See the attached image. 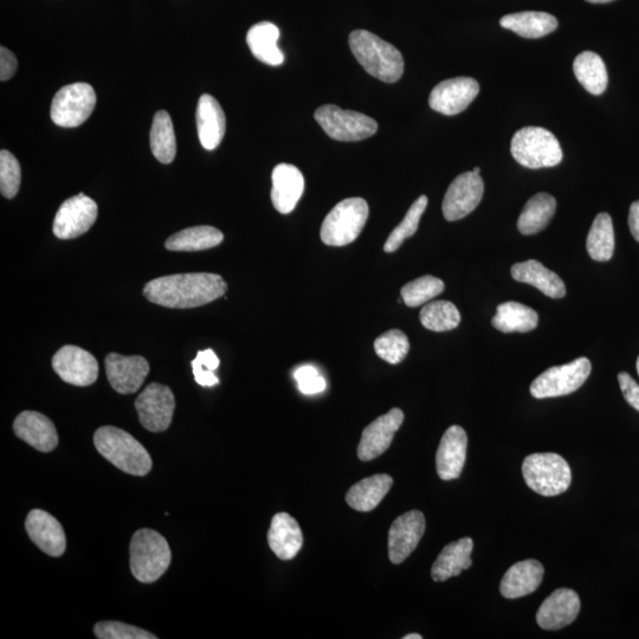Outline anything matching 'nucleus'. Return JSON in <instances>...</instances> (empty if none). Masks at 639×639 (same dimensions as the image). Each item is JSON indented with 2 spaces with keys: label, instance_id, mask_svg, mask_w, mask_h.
Instances as JSON below:
<instances>
[{
  "label": "nucleus",
  "instance_id": "1",
  "mask_svg": "<svg viewBox=\"0 0 639 639\" xmlns=\"http://www.w3.org/2000/svg\"><path fill=\"white\" fill-rule=\"evenodd\" d=\"M221 275L211 273L176 274L147 282L144 296L154 305L190 309L208 305L227 293Z\"/></svg>",
  "mask_w": 639,
  "mask_h": 639
},
{
  "label": "nucleus",
  "instance_id": "2",
  "mask_svg": "<svg viewBox=\"0 0 639 639\" xmlns=\"http://www.w3.org/2000/svg\"><path fill=\"white\" fill-rule=\"evenodd\" d=\"M348 43L361 67L376 79L395 83L403 76L404 58L389 42L370 31L355 30L348 38Z\"/></svg>",
  "mask_w": 639,
  "mask_h": 639
},
{
  "label": "nucleus",
  "instance_id": "3",
  "mask_svg": "<svg viewBox=\"0 0 639 639\" xmlns=\"http://www.w3.org/2000/svg\"><path fill=\"white\" fill-rule=\"evenodd\" d=\"M94 444L100 455L126 474L146 476L152 469V458L144 445L125 430L102 426L95 432Z\"/></svg>",
  "mask_w": 639,
  "mask_h": 639
},
{
  "label": "nucleus",
  "instance_id": "4",
  "mask_svg": "<svg viewBox=\"0 0 639 639\" xmlns=\"http://www.w3.org/2000/svg\"><path fill=\"white\" fill-rule=\"evenodd\" d=\"M131 570L140 583L157 582L171 564L169 542L152 529H140L131 541Z\"/></svg>",
  "mask_w": 639,
  "mask_h": 639
},
{
  "label": "nucleus",
  "instance_id": "5",
  "mask_svg": "<svg viewBox=\"0 0 639 639\" xmlns=\"http://www.w3.org/2000/svg\"><path fill=\"white\" fill-rule=\"evenodd\" d=\"M511 151L520 165L532 170L557 166L563 160L558 139L542 127L521 128L514 134Z\"/></svg>",
  "mask_w": 639,
  "mask_h": 639
},
{
  "label": "nucleus",
  "instance_id": "6",
  "mask_svg": "<svg viewBox=\"0 0 639 639\" xmlns=\"http://www.w3.org/2000/svg\"><path fill=\"white\" fill-rule=\"evenodd\" d=\"M369 204L359 197L347 198L335 205L321 227V240L329 247H345L364 230L369 218Z\"/></svg>",
  "mask_w": 639,
  "mask_h": 639
},
{
  "label": "nucleus",
  "instance_id": "7",
  "mask_svg": "<svg viewBox=\"0 0 639 639\" xmlns=\"http://www.w3.org/2000/svg\"><path fill=\"white\" fill-rule=\"evenodd\" d=\"M522 474L529 488L542 496H557L571 486V468L557 454H533L522 464Z\"/></svg>",
  "mask_w": 639,
  "mask_h": 639
},
{
  "label": "nucleus",
  "instance_id": "8",
  "mask_svg": "<svg viewBox=\"0 0 639 639\" xmlns=\"http://www.w3.org/2000/svg\"><path fill=\"white\" fill-rule=\"evenodd\" d=\"M315 120L329 138L337 141H361L378 131V124L370 116L326 105L316 109Z\"/></svg>",
  "mask_w": 639,
  "mask_h": 639
},
{
  "label": "nucleus",
  "instance_id": "9",
  "mask_svg": "<svg viewBox=\"0 0 639 639\" xmlns=\"http://www.w3.org/2000/svg\"><path fill=\"white\" fill-rule=\"evenodd\" d=\"M96 94L88 83H73L58 90L51 103L54 124L64 128L79 127L94 112Z\"/></svg>",
  "mask_w": 639,
  "mask_h": 639
},
{
  "label": "nucleus",
  "instance_id": "10",
  "mask_svg": "<svg viewBox=\"0 0 639 639\" xmlns=\"http://www.w3.org/2000/svg\"><path fill=\"white\" fill-rule=\"evenodd\" d=\"M591 370V361L587 358H578L570 364L551 367L532 383V396L545 399L571 395L584 385Z\"/></svg>",
  "mask_w": 639,
  "mask_h": 639
},
{
  "label": "nucleus",
  "instance_id": "11",
  "mask_svg": "<svg viewBox=\"0 0 639 639\" xmlns=\"http://www.w3.org/2000/svg\"><path fill=\"white\" fill-rule=\"evenodd\" d=\"M140 423L151 432H163L170 428L176 398L169 386L152 383L135 400Z\"/></svg>",
  "mask_w": 639,
  "mask_h": 639
},
{
  "label": "nucleus",
  "instance_id": "12",
  "mask_svg": "<svg viewBox=\"0 0 639 639\" xmlns=\"http://www.w3.org/2000/svg\"><path fill=\"white\" fill-rule=\"evenodd\" d=\"M98 204L92 198L77 195L66 200L58 209L53 225L54 235L60 240H74L85 235L98 219Z\"/></svg>",
  "mask_w": 639,
  "mask_h": 639
},
{
  "label": "nucleus",
  "instance_id": "13",
  "mask_svg": "<svg viewBox=\"0 0 639 639\" xmlns=\"http://www.w3.org/2000/svg\"><path fill=\"white\" fill-rule=\"evenodd\" d=\"M483 192L480 174L473 171L460 174L445 193L442 205L444 218L456 222L467 217L481 203Z\"/></svg>",
  "mask_w": 639,
  "mask_h": 639
},
{
  "label": "nucleus",
  "instance_id": "14",
  "mask_svg": "<svg viewBox=\"0 0 639 639\" xmlns=\"http://www.w3.org/2000/svg\"><path fill=\"white\" fill-rule=\"evenodd\" d=\"M51 364L63 382L70 385L90 386L99 377L98 360L81 347L63 346L56 352Z\"/></svg>",
  "mask_w": 639,
  "mask_h": 639
},
{
  "label": "nucleus",
  "instance_id": "15",
  "mask_svg": "<svg viewBox=\"0 0 639 639\" xmlns=\"http://www.w3.org/2000/svg\"><path fill=\"white\" fill-rule=\"evenodd\" d=\"M480 93V85L471 77H456L437 85L430 94L429 105L434 111L453 116L470 106Z\"/></svg>",
  "mask_w": 639,
  "mask_h": 639
},
{
  "label": "nucleus",
  "instance_id": "16",
  "mask_svg": "<svg viewBox=\"0 0 639 639\" xmlns=\"http://www.w3.org/2000/svg\"><path fill=\"white\" fill-rule=\"evenodd\" d=\"M105 365L108 382L120 395L138 392L150 373V364L140 355L125 357L118 353H109Z\"/></svg>",
  "mask_w": 639,
  "mask_h": 639
},
{
  "label": "nucleus",
  "instance_id": "17",
  "mask_svg": "<svg viewBox=\"0 0 639 639\" xmlns=\"http://www.w3.org/2000/svg\"><path fill=\"white\" fill-rule=\"evenodd\" d=\"M422 512L411 511L400 515L390 528L389 558L392 564H402L416 550L425 533Z\"/></svg>",
  "mask_w": 639,
  "mask_h": 639
},
{
  "label": "nucleus",
  "instance_id": "18",
  "mask_svg": "<svg viewBox=\"0 0 639 639\" xmlns=\"http://www.w3.org/2000/svg\"><path fill=\"white\" fill-rule=\"evenodd\" d=\"M403 422L404 412L400 409H392L386 415L380 416L376 421L366 426L358 447L360 460L370 462L383 455L390 448L393 438Z\"/></svg>",
  "mask_w": 639,
  "mask_h": 639
},
{
  "label": "nucleus",
  "instance_id": "19",
  "mask_svg": "<svg viewBox=\"0 0 639 639\" xmlns=\"http://www.w3.org/2000/svg\"><path fill=\"white\" fill-rule=\"evenodd\" d=\"M468 436L461 426L453 425L444 432L436 455L437 474L443 481L456 480L466 463Z\"/></svg>",
  "mask_w": 639,
  "mask_h": 639
},
{
  "label": "nucleus",
  "instance_id": "20",
  "mask_svg": "<svg viewBox=\"0 0 639 639\" xmlns=\"http://www.w3.org/2000/svg\"><path fill=\"white\" fill-rule=\"evenodd\" d=\"M25 528L34 544L50 557L58 558L66 552L67 539L63 527L53 515L34 509L25 521Z\"/></svg>",
  "mask_w": 639,
  "mask_h": 639
},
{
  "label": "nucleus",
  "instance_id": "21",
  "mask_svg": "<svg viewBox=\"0 0 639 639\" xmlns=\"http://www.w3.org/2000/svg\"><path fill=\"white\" fill-rule=\"evenodd\" d=\"M580 599L570 589L554 591L540 606L537 622L541 629L560 630L570 625L579 615Z\"/></svg>",
  "mask_w": 639,
  "mask_h": 639
},
{
  "label": "nucleus",
  "instance_id": "22",
  "mask_svg": "<svg viewBox=\"0 0 639 639\" xmlns=\"http://www.w3.org/2000/svg\"><path fill=\"white\" fill-rule=\"evenodd\" d=\"M14 431L18 438L41 453H50L58 445V434L54 423L40 412L19 413L15 419Z\"/></svg>",
  "mask_w": 639,
  "mask_h": 639
},
{
  "label": "nucleus",
  "instance_id": "23",
  "mask_svg": "<svg viewBox=\"0 0 639 639\" xmlns=\"http://www.w3.org/2000/svg\"><path fill=\"white\" fill-rule=\"evenodd\" d=\"M271 180V202L282 215H288L294 211L305 191V178L298 167L280 164L275 167Z\"/></svg>",
  "mask_w": 639,
  "mask_h": 639
},
{
  "label": "nucleus",
  "instance_id": "24",
  "mask_svg": "<svg viewBox=\"0 0 639 639\" xmlns=\"http://www.w3.org/2000/svg\"><path fill=\"white\" fill-rule=\"evenodd\" d=\"M196 122L200 144L205 150H216L224 138L227 120L221 105L213 96L209 94L200 96Z\"/></svg>",
  "mask_w": 639,
  "mask_h": 639
},
{
  "label": "nucleus",
  "instance_id": "25",
  "mask_svg": "<svg viewBox=\"0 0 639 639\" xmlns=\"http://www.w3.org/2000/svg\"><path fill=\"white\" fill-rule=\"evenodd\" d=\"M544 566L538 560L520 561L513 565L503 577L500 592L507 599H518L538 590L544 578Z\"/></svg>",
  "mask_w": 639,
  "mask_h": 639
},
{
  "label": "nucleus",
  "instance_id": "26",
  "mask_svg": "<svg viewBox=\"0 0 639 639\" xmlns=\"http://www.w3.org/2000/svg\"><path fill=\"white\" fill-rule=\"evenodd\" d=\"M268 544L277 558L294 559L303 544V535L298 521L287 513L276 514L271 520Z\"/></svg>",
  "mask_w": 639,
  "mask_h": 639
},
{
  "label": "nucleus",
  "instance_id": "27",
  "mask_svg": "<svg viewBox=\"0 0 639 639\" xmlns=\"http://www.w3.org/2000/svg\"><path fill=\"white\" fill-rule=\"evenodd\" d=\"M473 539L463 538L445 546L438 555L435 564L431 568V577L435 582H445L450 578L460 576L462 571L468 570L473 565L471 553H473Z\"/></svg>",
  "mask_w": 639,
  "mask_h": 639
},
{
  "label": "nucleus",
  "instance_id": "28",
  "mask_svg": "<svg viewBox=\"0 0 639 639\" xmlns=\"http://www.w3.org/2000/svg\"><path fill=\"white\" fill-rule=\"evenodd\" d=\"M512 276L515 281L531 284L548 298L561 299L566 295L564 281L538 261L529 260L514 264Z\"/></svg>",
  "mask_w": 639,
  "mask_h": 639
},
{
  "label": "nucleus",
  "instance_id": "29",
  "mask_svg": "<svg viewBox=\"0 0 639 639\" xmlns=\"http://www.w3.org/2000/svg\"><path fill=\"white\" fill-rule=\"evenodd\" d=\"M393 486V479L378 474L355 483L346 494L347 505L358 512H371L384 500Z\"/></svg>",
  "mask_w": 639,
  "mask_h": 639
},
{
  "label": "nucleus",
  "instance_id": "30",
  "mask_svg": "<svg viewBox=\"0 0 639 639\" xmlns=\"http://www.w3.org/2000/svg\"><path fill=\"white\" fill-rule=\"evenodd\" d=\"M280 35V29L273 23L261 22L255 24L247 35V43L251 53L258 61L266 63L268 66H281L284 62V55L279 45H277Z\"/></svg>",
  "mask_w": 639,
  "mask_h": 639
},
{
  "label": "nucleus",
  "instance_id": "31",
  "mask_svg": "<svg viewBox=\"0 0 639 639\" xmlns=\"http://www.w3.org/2000/svg\"><path fill=\"white\" fill-rule=\"evenodd\" d=\"M501 27L524 38H541L558 28V19L546 12L526 11L501 18Z\"/></svg>",
  "mask_w": 639,
  "mask_h": 639
},
{
  "label": "nucleus",
  "instance_id": "32",
  "mask_svg": "<svg viewBox=\"0 0 639 639\" xmlns=\"http://www.w3.org/2000/svg\"><path fill=\"white\" fill-rule=\"evenodd\" d=\"M492 325L502 333H527L539 325V315L522 303L508 301L496 309Z\"/></svg>",
  "mask_w": 639,
  "mask_h": 639
},
{
  "label": "nucleus",
  "instance_id": "33",
  "mask_svg": "<svg viewBox=\"0 0 639 639\" xmlns=\"http://www.w3.org/2000/svg\"><path fill=\"white\" fill-rule=\"evenodd\" d=\"M557 210V200L548 193H538L525 205L518 221V229L522 235L531 236L544 230Z\"/></svg>",
  "mask_w": 639,
  "mask_h": 639
},
{
  "label": "nucleus",
  "instance_id": "34",
  "mask_svg": "<svg viewBox=\"0 0 639 639\" xmlns=\"http://www.w3.org/2000/svg\"><path fill=\"white\" fill-rule=\"evenodd\" d=\"M224 241L222 231L216 228L202 225L184 229L172 235L165 243V248L170 251H203L218 247Z\"/></svg>",
  "mask_w": 639,
  "mask_h": 639
},
{
  "label": "nucleus",
  "instance_id": "35",
  "mask_svg": "<svg viewBox=\"0 0 639 639\" xmlns=\"http://www.w3.org/2000/svg\"><path fill=\"white\" fill-rule=\"evenodd\" d=\"M574 75L580 85L592 95H602L608 88V71L602 57L592 51H584L573 63Z\"/></svg>",
  "mask_w": 639,
  "mask_h": 639
},
{
  "label": "nucleus",
  "instance_id": "36",
  "mask_svg": "<svg viewBox=\"0 0 639 639\" xmlns=\"http://www.w3.org/2000/svg\"><path fill=\"white\" fill-rule=\"evenodd\" d=\"M151 150L161 164H171L177 154L176 133L171 116L166 111L154 115L150 133Z\"/></svg>",
  "mask_w": 639,
  "mask_h": 639
},
{
  "label": "nucleus",
  "instance_id": "37",
  "mask_svg": "<svg viewBox=\"0 0 639 639\" xmlns=\"http://www.w3.org/2000/svg\"><path fill=\"white\" fill-rule=\"evenodd\" d=\"M586 248L592 260L608 262L615 251V230L609 213H599L587 236Z\"/></svg>",
  "mask_w": 639,
  "mask_h": 639
},
{
  "label": "nucleus",
  "instance_id": "38",
  "mask_svg": "<svg viewBox=\"0 0 639 639\" xmlns=\"http://www.w3.org/2000/svg\"><path fill=\"white\" fill-rule=\"evenodd\" d=\"M422 325L432 332H449L461 322V314L453 302L440 300L425 305L421 311Z\"/></svg>",
  "mask_w": 639,
  "mask_h": 639
},
{
  "label": "nucleus",
  "instance_id": "39",
  "mask_svg": "<svg viewBox=\"0 0 639 639\" xmlns=\"http://www.w3.org/2000/svg\"><path fill=\"white\" fill-rule=\"evenodd\" d=\"M426 206H428V197L426 196L419 197L416 202L411 205L402 223H400L398 227L391 232L389 238H387L384 245L385 253H395V251L402 247L405 240H408V238L416 234Z\"/></svg>",
  "mask_w": 639,
  "mask_h": 639
},
{
  "label": "nucleus",
  "instance_id": "40",
  "mask_svg": "<svg viewBox=\"0 0 639 639\" xmlns=\"http://www.w3.org/2000/svg\"><path fill=\"white\" fill-rule=\"evenodd\" d=\"M444 288V282L441 279L426 275L405 284L400 294L406 306L415 308L435 299L444 292Z\"/></svg>",
  "mask_w": 639,
  "mask_h": 639
},
{
  "label": "nucleus",
  "instance_id": "41",
  "mask_svg": "<svg viewBox=\"0 0 639 639\" xmlns=\"http://www.w3.org/2000/svg\"><path fill=\"white\" fill-rule=\"evenodd\" d=\"M374 351L380 359L391 365H398L410 351V342L406 334L399 329H390L374 341Z\"/></svg>",
  "mask_w": 639,
  "mask_h": 639
},
{
  "label": "nucleus",
  "instance_id": "42",
  "mask_svg": "<svg viewBox=\"0 0 639 639\" xmlns=\"http://www.w3.org/2000/svg\"><path fill=\"white\" fill-rule=\"evenodd\" d=\"M22 182L21 165L17 158L9 151L0 152V191L5 198L17 196Z\"/></svg>",
  "mask_w": 639,
  "mask_h": 639
},
{
  "label": "nucleus",
  "instance_id": "43",
  "mask_svg": "<svg viewBox=\"0 0 639 639\" xmlns=\"http://www.w3.org/2000/svg\"><path fill=\"white\" fill-rule=\"evenodd\" d=\"M94 634L99 639H156L151 632L121 622H100L95 625Z\"/></svg>",
  "mask_w": 639,
  "mask_h": 639
},
{
  "label": "nucleus",
  "instance_id": "44",
  "mask_svg": "<svg viewBox=\"0 0 639 639\" xmlns=\"http://www.w3.org/2000/svg\"><path fill=\"white\" fill-rule=\"evenodd\" d=\"M294 378L303 395H318V393L324 392L327 387L325 378L311 365L299 367L294 373Z\"/></svg>",
  "mask_w": 639,
  "mask_h": 639
},
{
  "label": "nucleus",
  "instance_id": "45",
  "mask_svg": "<svg viewBox=\"0 0 639 639\" xmlns=\"http://www.w3.org/2000/svg\"><path fill=\"white\" fill-rule=\"evenodd\" d=\"M618 382L626 402L639 411V385L634 378L629 373L622 372L618 374Z\"/></svg>",
  "mask_w": 639,
  "mask_h": 639
},
{
  "label": "nucleus",
  "instance_id": "46",
  "mask_svg": "<svg viewBox=\"0 0 639 639\" xmlns=\"http://www.w3.org/2000/svg\"><path fill=\"white\" fill-rule=\"evenodd\" d=\"M18 68L17 57L5 47L0 48V80L9 81Z\"/></svg>",
  "mask_w": 639,
  "mask_h": 639
},
{
  "label": "nucleus",
  "instance_id": "47",
  "mask_svg": "<svg viewBox=\"0 0 639 639\" xmlns=\"http://www.w3.org/2000/svg\"><path fill=\"white\" fill-rule=\"evenodd\" d=\"M191 364L192 370L215 372L219 367V359L212 350L199 351Z\"/></svg>",
  "mask_w": 639,
  "mask_h": 639
},
{
  "label": "nucleus",
  "instance_id": "48",
  "mask_svg": "<svg viewBox=\"0 0 639 639\" xmlns=\"http://www.w3.org/2000/svg\"><path fill=\"white\" fill-rule=\"evenodd\" d=\"M629 227L632 236L639 243V200L632 203L629 212Z\"/></svg>",
  "mask_w": 639,
  "mask_h": 639
},
{
  "label": "nucleus",
  "instance_id": "49",
  "mask_svg": "<svg viewBox=\"0 0 639 639\" xmlns=\"http://www.w3.org/2000/svg\"><path fill=\"white\" fill-rule=\"evenodd\" d=\"M586 2H589L592 4H606V3L613 2V0H586Z\"/></svg>",
  "mask_w": 639,
  "mask_h": 639
},
{
  "label": "nucleus",
  "instance_id": "50",
  "mask_svg": "<svg viewBox=\"0 0 639 639\" xmlns=\"http://www.w3.org/2000/svg\"><path fill=\"white\" fill-rule=\"evenodd\" d=\"M423 637L421 635L418 634H410L408 636H405L404 639H422Z\"/></svg>",
  "mask_w": 639,
  "mask_h": 639
},
{
  "label": "nucleus",
  "instance_id": "51",
  "mask_svg": "<svg viewBox=\"0 0 639 639\" xmlns=\"http://www.w3.org/2000/svg\"><path fill=\"white\" fill-rule=\"evenodd\" d=\"M473 172L476 173V174H480V172H481L480 167H475Z\"/></svg>",
  "mask_w": 639,
  "mask_h": 639
},
{
  "label": "nucleus",
  "instance_id": "52",
  "mask_svg": "<svg viewBox=\"0 0 639 639\" xmlns=\"http://www.w3.org/2000/svg\"><path fill=\"white\" fill-rule=\"evenodd\" d=\"M636 367H637V372H638V376H639V357H638V359H637Z\"/></svg>",
  "mask_w": 639,
  "mask_h": 639
}]
</instances>
